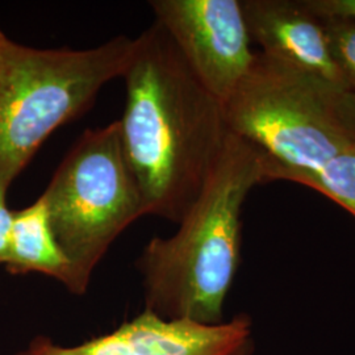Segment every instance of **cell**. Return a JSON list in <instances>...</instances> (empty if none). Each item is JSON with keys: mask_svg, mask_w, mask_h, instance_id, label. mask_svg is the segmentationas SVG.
<instances>
[{"mask_svg": "<svg viewBox=\"0 0 355 355\" xmlns=\"http://www.w3.org/2000/svg\"><path fill=\"white\" fill-rule=\"evenodd\" d=\"M249 315L239 313L216 325L164 320L142 311L116 329L85 343L64 346L36 336L15 355H254Z\"/></svg>", "mask_w": 355, "mask_h": 355, "instance_id": "52a82bcc", "label": "cell"}, {"mask_svg": "<svg viewBox=\"0 0 355 355\" xmlns=\"http://www.w3.org/2000/svg\"><path fill=\"white\" fill-rule=\"evenodd\" d=\"M40 198L55 240L73 265L74 295H83L114 240L146 216L124 155L119 121L85 130Z\"/></svg>", "mask_w": 355, "mask_h": 355, "instance_id": "5b68a950", "label": "cell"}, {"mask_svg": "<svg viewBox=\"0 0 355 355\" xmlns=\"http://www.w3.org/2000/svg\"><path fill=\"white\" fill-rule=\"evenodd\" d=\"M250 38L262 53L345 91L325 24L303 0H241Z\"/></svg>", "mask_w": 355, "mask_h": 355, "instance_id": "ba28073f", "label": "cell"}, {"mask_svg": "<svg viewBox=\"0 0 355 355\" xmlns=\"http://www.w3.org/2000/svg\"><path fill=\"white\" fill-rule=\"evenodd\" d=\"M6 268L13 275L37 272L60 282L76 293V278L51 229L46 205L41 198L21 211L13 212L12 230Z\"/></svg>", "mask_w": 355, "mask_h": 355, "instance_id": "9c48e42d", "label": "cell"}, {"mask_svg": "<svg viewBox=\"0 0 355 355\" xmlns=\"http://www.w3.org/2000/svg\"><path fill=\"white\" fill-rule=\"evenodd\" d=\"M150 7L193 76L224 104L255 57L241 0H154Z\"/></svg>", "mask_w": 355, "mask_h": 355, "instance_id": "8992f818", "label": "cell"}, {"mask_svg": "<svg viewBox=\"0 0 355 355\" xmlns=\"http://www.w3.org/2000/svg\"><path fill=\"white\" fill-rule=\"evenodd\" d=\"M306 8L322 21H355V0H303Z\"/></svg>", "mask_w": 355, "mask_h": 355, "instance_id": "7c38bea8", "label": "cell"}, {"mask_svg": "<svg viewBox=\"0 0 355 355\" xmlns=\"http://www.w3.org/2000/svg\"><path fill=\"white\" fill-rule=\"evenodd\" d=\"M330 53L343 78L345 92L355 94V21H324Z\"/></svg>", "mask_w": 355, "mask_h": 355, "instance_id": "8fae6325", "label": "cell"}, {"mask_svg": "<svg viewBox=\"0 0 355 355\" xmlns=\"http://www.w3.org/2000/svg\"><path fill=\"white\" fill-rule=\"evenodd\" d=\"M10 42H11V40L7 37V36L1 32V29H0V66H1L4 54H6V51H7L8 45H10Z\"/></svg>", "mask_w": 355, "mask_h": 355, "instance_id": "9a60e30c", "label": "cell"}, {"mask_svg": "<svg viewBox=\"0 0 355 355\" xmlns=\"http://www.w3.org/2000/svg\"><path fill=\"white\" fill-rule=\"evenodd\" d=\"M272 182L266 158L229 133L203 190L171 237H153L136 267L144 311L200 325L223 322L241 263L242 207L255 186Z\"/></svg>", "mask_w": 355, "mask_h": 355, "instance_id": "7a4b0ae2", "label": "cell"}, {"mask_svg": "<svg viewBox=\"0 0 355 355\" xmlns=\"http://www.w3.org/2000/svg\"><path fill=\"white\" fill-rule=\"evenodd\" d=\"M121 78L127 102L120 139L146 215L179 224L225 146L223 103L193 76L158 23L135 38Z\"/></svg>", "mask_w": 355, "mask_h": 355, "instance_id": "6da1fadb", "label": "cell"}, {"mask_svg": "<svg viewBox=\"0 0 355 355\" xmlns=\"http://www.w3.org/2000/svg\"><path fill=\"white\" fill-rule=\"evenodd\" d=\"M336 108L345 127L355 135V94L340 92L336 98Z\"/></svg>", "mask_w": 355, "mask_h": 355, "instance_id": "5bb4252c", "label": "cell"}, {"mask_svg": "<svg viewBox=\"0 0 355 355\" xmlns=\"http://www.w3.org/2000/svg\"><path fill=\"white\" fill-rule=\"evenodd\" d=\"M340 92L318 76L255 53L223 104L225 124L266 158L271 180L302 184L355 141L337 114Z\"/></svg>", "mask_w": 355, "mask_h": 355, "instance_id": "3957f363", "label": "cell"}, {"mask_svg": "<svg viewBox=\"0 0 355 355\" xmlns=\"http://www.w3.org/2000/svg\"><path fill=\"white\" fill-rule=\"evenodd\" d=\"M302 184L321 192L355 216V141Z\"/></svg>", "mask_w": 355, "mask_h": 355, "instance_id": "30bf717a", "label": "cell"}, {"mask_svg": "<svg viewBox=\"0 0 355 355\" xmlns=\"http://www.w3.org/2000/svg\"><path fill=\"white\" fill-rule=\"evenodd\" d=\"M8 187L0 183V265H6L12 230L13 212L7 207Z\"/></svg>", "mask_w": 355, "mask_h": 355, "instance_id": "4fadbf2b", "label": "cell"}, {"mask_svg": "<svg viewBox=\"0 0 355 355\" xmlns=\"http://www.w3.org/2000/svg\"><path fill=\"white\" fill-rule=\"evenodd\" d=\"M133 48L135 38L127 36L83 51L10 42L0 66V183L10 187L57 128L123 76Z\"/></svg>", "mask_w": 355, "mask_h": 355, "instance_id": "277c9868", "label": "cell"}]
</instances>
